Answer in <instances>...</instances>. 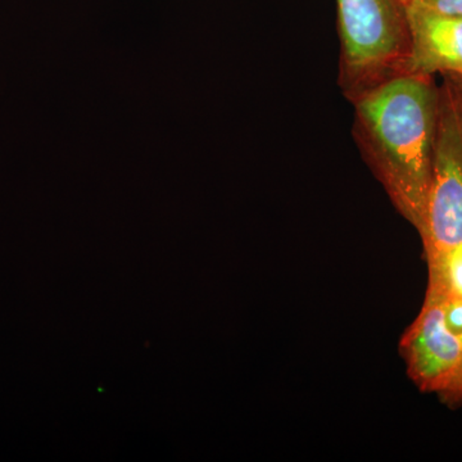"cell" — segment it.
<instances>
[{"label":"cell","mask_w":462,"mask_h":462,"mask_svg":"<svg viewBox=\"0 0 462 462\" xmlns=\"http://www.w3.org/2000/svg\"><path fill=\"white\" fill-rule=\"evenodd\" d=\"M355 138L398 212L421 234L438 120L433 76L398 74L358 97Z\"/></svg>","instance_id":"6da1fadb"},{"label":"cell","mask_w":462,"mask_h":462,"mask_svg":"<svg viewBox=\"0 0 462 462\" xmlns=\"http://www.w3.org/2000/svg\"><path fill=\"white\" fill-rule=\"evenodd\" d=\"M339 87L355 102L376 85L402 74L410 50L404 0H337Z\"/></svg>","instance_id":"7a4b0ae2"},{"label":"cell","mask_w":462,"mask_h":462,"mask_svg":"<svg viewBox=\"0 0 462 462\" xmlns=\"http://www.w3.org/2000/svg\"><path fill=\"white\" fill-rule=\"evenodd\" d=\"M427 260L462 247V88L452 75L438 87V120L427 217Z\"/></svg>","instance_id":"3957f363"},{"label":"cell","mask_w":462,"mask_h":462,"mask_svg":"<svg viewBox=\"0 0 462 462\" xmlns=\"http://www.w3.org/2000/svg\"><path fill=\"white\" fill-rule=\"evenodd\" d=\"M410 378L424 392L442 394L462 366V337L449 328L439 298L425 297L420 314L401 340Z\"/></svg>","instance_id":"277c9868"},{"label":"cell","mask_w":462,"mask_h":462,"mask_svg":"<svg viewBox=\"0 0 462 462\" xmlns=\"http://www.w3.org/2000/svg\"><path fill=\"white\" fill-rule=\"evenodd\" d=\"M410 50L407 74L462 78V18L406 5Z\"/></svg>","instance_id":"5b68a950"},{"label":"cell","mask_w":462,"mask_h":462,"mask_svg":"<svg viewBox=\"0 0 462 462\" xmlns=\"http://www.w3.org/2000/svg\"><path fill=\"white\" fill-rule=\"evenodd\" d=\"M404 5H415L445 16L462 18V0H404Z\"/></svg>","instance_id":"8992f818"},{"label":"cell","mask_w":462,"mask_h":462,"mask_svg":"<svg viewBox=\"0 0 462 462\" xmlns=\"http://www.w3.org/2000/svg\"><path fill=\"white\" fill-rule=\"evenodd\" d=\"M442 396L451 401L462 400V376L455 380V382L443 392Z\"/></svg>","instance_id":"52a82bcc"},{"label":"cell","mask_w":462,"mask_h":462,"mask_svg":"<svg viewBox=\"0 0 462 462\" xmlns=\"http://www.w3.org/2000/svg\"><path fill=\"white\" fill-rule=\"evenodd\" d=\"M461 376H462V366H461V369L458 370L457 375H456L454 380H452L451 384H452V383L455 382V380H457L458 378H461ZM451 384H449V385H451ZM449 385H448V387H449ZM448 387H447V388H448Z\"/></svg>","instance_id":"ba28073f"},{"label":"cell","mask_w":462,"mask_h":462,"mask_svg":"<svg viewBox=\"0 0 462 462\" xmlns=\"http://www.w3.org/2000/svg\"><path fill=\"white\" fill-rule=\"evenodd\" d=\"M454 78L456 79V80H457V83L460 84V87L462 88V78H458V76H454Z\"/></svg>","instance_id":"9c48e42d"}]
</instances>
